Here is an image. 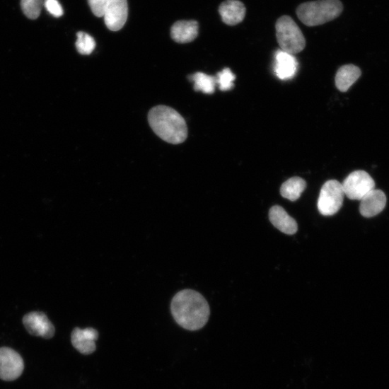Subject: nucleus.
Instances as JSON below:
<instances>
[{"instance_id": "obj_1", "label": "nucleus", "mask_w": 389, "mask_h": 389, "mask_svg": "<svg viewBox=\"0 0 389 389\" xmlns=\"http://www.w3.org/2000/svg\"><path fill=\"white\" fill-rule=\"evenodd\" d=\"M171 313L180 327L187 330L197 331L207 324L210 307L200 293L186 289L178 292L173 297Z\"/></svg>"}, {"instance_id": "obj_2", "label": "nucleus", "mask_w": 389, "mask_h": 389, "mask_svg": "<svg viewBox=\"0 0 389 389\" xmlns=\"http://www.w3.org/2000/svg\"><path fill=\"white\" fill-rule=\"evenodd\" d=\"M148 120L153 132L168 143L181 144L187 137V127L183 117L168 106L158 105L151 109Z\"/></svg>"}, {"instance_id": "obj_3", "label": "nucleus", "mask_w": 389, "mask_h": 389, "mask_svg": "<svg viewBox=\"0 0 389 389\" xmlns=\"http://www.w3.org/2000/svg\"><path fill=\"white\" fill-rule=\"evenodd\" d=\"M343 11L339 0H318L300 5L296 14L298 19L307 26H317L338 18Z\"/></svg>"}, {"instance_id": "obj_4", "label": "nucleus", "mask_w": 389, "mask_h": 389, "mask_svg": "<svg viewBox=\"0 0 389 389\" xmlns=\"http://www.w3.org/2000/svg\"><path fill=\"white\" fill-rule=\"evenodd\" d=\"M276 29L277 41L282 51L295 55L304 50V35L290 16L281 17L277 22Z\"/></svg>"}, {"instance_id": "obj_5", "label": "nucleus", "mask_w": 389, "mask_h": 389, "mask_svg": "<svg viewBox=\"0 0 389 389\" xmlns=\"http://www.w3.org/2000/svg\"><path fill=\"white\" fill-rule=\"evenodd\" d=\"M344 197L342 183L331 180L323 186L318 207L320 214L325 216L336 214L342 208Z\"/></svg>"}, {"instance_id": "obj_6", "label": "nucleus", "mask_w": 389, "mask_h": 389, "mask_svg": "<svg viewBox=\"0 0 389 389\" xmlns=\"http://www.w3.org/2000/svg\"><path fill=\"white\" fill-rule=\"evenodd\" d=\"M344 196L350 200L361 201L367 193L375 189L376 183L366 171L350 173L342 183Z\"/></svg>"}, {"instance_id": "obj_7", "label": "nucleus", "mask_w": 389, "mask_h": 389, "mask_svg": "<svg viewBox=\"0 0 389 389\" xmlns=\"http://www.w3.org/2000/svg\"><path fill=\"white\" fill-rule=\"evenodd\" d=\"M24 370L22 357L9 347L0 348V379L11 381L18 378Z\"/></svg>"}, {"instance_id": "obj_8", "label": "nucleus", "mask_w": 389, "mask_h": 389, "mask_svg": "<svg viewBox=\"0 0 389 389\" xmlns=\"http://www.w3.org/2000/svg\"><path fill=\"white\" fill-rule=\"evenodd\" d=\"M27 331L33 336L51 339L54 336L55 328L47 315L41 311H32L23 318Z\"/></svg>"}, {"instance_id": "obj_9", "label": "nucleus", "mask_w": 389, "mask_h": 389, "mask_svg": "<svg viewBox=\"0 0 389 389\" xmlns=\"http://www.w3.org/2000/svg\"><path fill=\"white\" fill-rule=\"evenodd\" d=\"M103 17L109 30L118 31L123 28L128 18L127 0H110Z\"/></svg>"}, {"instance_id": "obj_10", "label": "nucleus", "mask_w": 389, "mask_h": 389, "mask_svg": "<svg viewBox=\"0 0 389 389\" xmlns=\"http://www.w3.org/2000/svg\"><path fill=\"white\" fill-rule=\"evenodd\" d=\"M98 332L93 328L81 329L76 327L71 335L74 347L83 355H91L96 350L95 341L98 339Z\"/></svg>"}, {"instance_id": "obj_11", "label": "nucleus", "mask_w": 389, "mask_h": 389, "mask_svg": "<svg viewBox=\"0 0 389 389\" xmlns=\"http://www.w3.org/2000/svg\"><path fill=\"white\" fill-rule=\"evenodd\" d=\"M387 202L385 193L377 189L371 190L361 200L360 213L366 218H372L381 213Z\"/></svg>"}, {"instance_id": "obj_12", "label": "nucleus", "mask_w": 389, "mask_h": 389, "mask_svg": "<svg viewBox=\"0 0 389 389\" xmlns=\"http://www.w3.org/2000/svg\"><path fill=\"white\" fill-rule=\"evenodd\" d=\"M222 21L228 25L242 23L246 16V8L239 0H226L219 9Z\"/></svg>"}, {"instance_id": "obj_13", "label": "nucleus", "mask_w": 389, "mask_h": 389, "mask_svg": "<svg viewBox=\"0 0 389 389\" xmlns=\"http://www.w3.org/2000/svg\"><path fill=\"white\" fill-rule=\"evenodd\" d=\"M298 69V62L294 55L279 50L275 57L274 71L282 81L292 79Z\"/></svg>"}, {"instance_id": "obj_14", "label": "nucleus", "mask_w": 389, "mask_h": 389, "mask_svg": "<svg viewBox=\"0 0 389 389\" xmlns=\"http://www.w3.org/2000/svg\"><path fill=\"white\" fill-rule=\"evenodd\" d=\"M199 25L194 21H181L176 22L171 28V37L179 44L192 42L199 35Z\"/></svg>"}, {"instance_id": "obj_15", "label": "nucleus", "mask_w": 389, "mask_h": 389, "mask_svg": "<svg viewBox=\"0 0 389 389\" xmlns=\"http://www.w3.org/2000/svg\"><path fill=\"white\" fill-rule=\"evenodd\" d=\"M270 222L286 235L293 236L298 231V224L284 209L279 206L272 207L269 212Z\"/></svg>"}, {"instance_id": "obj_16", "label": "nucleus", "mask_w": 389, "mask_h": 389, "mask_svg": "<svg viewBox=\"0 0 389 389\" xmlns=\"http://www.w3.org/2000/svg\"><path fill=\"white\" fill-rule=\"evenodd\" d=\"M361 74V69L354 64L341 66L335 76L337 88L340 92H347L359 79Z\"/></svg>"}, {"instance_id": "obj_17", "label": "nucleus", "mask_w": 389, "mask_h": 389, "mask_svg": "<svg viewBox=\"0 0 389 389\" xmlns=\"http://www.w3.org/2000/svg\"><path fill=\"white\" fill-rule=\"evenodd\" d=\"M306 187V181L299 178L294 177L285 182L281 187V196L291 202L297 201Z\"/></svg>"}, {"instance_id": "obj_18", "label": "nucleus", "mask_w": 389, "mask_h": 389, "mask_svg": "<svg viewBox=\"0 0 389 389\" xmlns=\"http://www.w3.org/2000/svg\"><path fill=\"white\" fill-rule=\"evenodd\" d=\"M190 81L194 83V90L204 94L211 95L215 92L216 78L203 72H197L188 76Z\"/></svg>"}, {"instance_id": "obj_19", "label": "nucleus", "mask_w": 389, "mask_h": 389, "mask_svg": "<svg viewBox=\"0 0 389 389\" xmlns=\"http://www.w3.org/2000/svg\"><path fill=\"white\" fill-rule=\"evenodd\" d=\"M77 40L75 46L78 52L83 55L91 54L96 47V42L93 37L83 31L76 34Z\"/></svg>"}, {"instance_id": "obj_20", "label": "nucleus", "mask_w": 389, "mask_h": 389, "mask_svg": "<svg viewBox=\"0 0 389 389\" xmlns=\"http://www.w3.org/2000/svg\"><path fill=\"white\" fill-rule=\"evenodd\" d=\"M44 4V0H21V6L25 16L35 20L40 16Z\"/></svg>"}, {"instance_id": "obj_21", "label": "nucleus", "mask_w": 389, "mask_h": 389, "mask_svg": "<svg viewBox=\"0 0 389 389\" xmlns=\"http://www.w3.org/2000/svg\"><path fill=\"white\" fill-rule=\"evenodd\" d=\"M216 78V83L221 91H228L233 88V81L236 76L229 68H226L219 72Z\"/></svg>"}, {"instance_id": "obj_22", "label": "nucleus", "mask_w": 389, "mask_h": 389, "mask_svg": "<svg viewBox=\"0 0 389 389\" xmlns=\"http://www.w3.org/2000/svg\"><path fill=\"white\" fill-rule=\"evenodd\" d=\"M110 2V0H88L92 12L99 18L104 16Z\"/></svg>"}, {"instance_id": "obj_23", "label": "nucleus", "mask_w": 389, "mask_h": 389, "mask_svg": "<svg viewBox=\"0 0 389 389\" xmlns=\"http://www.w3.org/2000/svg\"><path fill=\"white\" fill-rule=\"evenodd\" d=\"M44 6L55 18H59L64 14L62 6L58 0H45Z\"/></svg>"}]
</instances>
